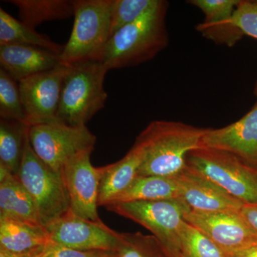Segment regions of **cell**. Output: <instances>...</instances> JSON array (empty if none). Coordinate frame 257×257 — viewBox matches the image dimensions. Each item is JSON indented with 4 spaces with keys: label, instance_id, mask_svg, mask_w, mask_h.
Listing matches in <instances>:
<instances>
[{
    "label": "cell",
    "instance_id": "6da1fadb",
    "mask_svg": "<svg viewBox=\"0 0 257 257\" xmlns=\"http://www.w3.org/2000/svg\"><path fill=\"white\" fill-rule=\"evenodd\" d=\"M206 130L180 121H152L136 139L145 150L138 175L176 177L187 167L189 152L200 148Z\"/></svg>",
    "mask_w": 257,
    "mask_h": 257
},
{
    "label": "cell",
    "instance_id": "7a4b0ae2",
    "mask_svg": "<svg viewBox=\"0 0 257 257\" xmlns=\"http://www.w3.org/2000/svg\"><path fill=\"white\" fill-rule=\"evenodd\" d=\"M168 2L157 3L134 23L111 37L101 62L108 69L134 67L152 60L169 44Z\"/></svg>",
    "mask_w": 257,
    "mask_h": 257
},
{
    "label": "cell",
    "instance_id": "3957f363",
    "mask_svg": "<svg viewBox=\"0 0 257 257\" xmlns=\"http://www.w3.org/2000/svg\"><path fill=\"white\" fill-rule=\"evenodd\" d=\"M74 25L60 55L61 63L72 66L101 62L111 38L113 0H73Z\"/></svg>",
    "mask_w": 257,
    "mask_h": 257
},
{
    "label": "cell",
    "instance_id": "277c9868",
    "mask_svg": "<svg viewBox=\"0 0 257 257\" xmlns=\"http://www.w3.org/2000/svg\"><path fill=\"white\" fill-rule=\"evenodd\" d=\"M108 69L99 61L71 66L64 79L57 119L74 126H86L105 106L104 84Z\"/></svg>",
    "mask_w": 257,
    "mask_h": 257
},
{
    "label": "cell",
    "instance_id": "5b68a950",
    "mask_svg": "<svg viewBox=\"0 0 257 257\" xmlns=\"http://www.w3.org/2000/svg\"><path fill=\"white\" fill-rule=\"evenodd\" d=\"M187 165L243 204H257V167L229 152L207 147L189 152Z\"/></svg>",
    "mask_w": 257,
    "mask_h": 257
},
{
    "label": "cell",
    "instance_id": "8992f818",
    "mask_svg": "<svg viewBox=\"0 0 257 257\" xmlns=\"http://www.w3.org/2000/svg\"><path fill=\"white\" fill-rule=\"evenodd\" d=\"M17 177L33 199L42 226L58 219L70 209L62 175L37 157L30 144L29 133Z\"/></svg>",
    "mask_w": 257,
    "mask_h": 257
},
{
    "label": "cell",
    "instance_id": "52a82bcc",
    "mask_svg": "<svg viewBox=\"0 0 257 257\" xmlns=\"http://www.w3.org/2000/svg\"><path fill=\"white\" fill-rule=\"evenodd\" d=\"M105 207L151 231L170 257L180 253L179 230L189 209L182 199L113 203Z\"/></svg>",
    "mask_w": 257,
    "mask_h": 257
},
{
    "label": "cell",
    "instance_id": "ba28073f",
    "mask_svg": "<svg viewBox=\"0 0 257 257\" xmlns=\"http://www.w3.org/2000/svg\"><path fill=\"white\" fill-rule=\"evenodd\" d=\"M29 139L37 157L60 175L71 159L83 152H92L96 141L95 135L87 126L62 122L30 126Z\"/></svg>",
    "mask_w": 257,
    "mask_h": 257
},
{
    "label": "cell",
    "instance_id": "9c48e42d",
    "mask_svg": "<svg viewBox=\"0 0 257 257\" xmlns=\"http://www.w3.org/2000/svg\"><path fill=\"white\" fill-rule=\"evenodd\" d=\"M71 66L61 63L19 82L20 96L29 126L60 122L57 119L61 94Z\"/></svg>",
    "mask_w": 257,
    "mask_h": 257
},
{
    "label": "cell",
    "instance_id": "30bf717a",
    "mask_svg": "<svg viewBox=\"0 0 257 257\" xmlns=\"http://www.w3.org/2000/svg\"><path fill=\"white\" fill-rule=\"evenodd\" d=\"M44 227L50 241L65 247L114 252L119 247L120 233L108 227L103 221L84 219L71 209Z\"/></svg>",
    "mask_w": 257,
    "mask_h": 257
},
{
    "label": "cell",
    "instance_id": "8fae6325",
    "mask_svg": "<svg viewBox=\"0 0 257 257\" xmlns=\"http://www.w3.org/2000/svg\"><path fill=\"white\" fill-rule=\"evenodd\" d=\"M184 219L207 235L226 256L257 244V233L239 212H201L189 209Z\"/></svg>",
    "mask_w": 257,
    "mask_h": 257
},
{
    "label": "cell",
    "instance_id": "7c38bea8",
    "mask_svg": "<svg viewBox=\"0 0 257 257\" xmlns=\"http://www.w3.org/2000/svg\"><path fill=\"white\" fill-rule=\"evenodd\" d=\"M92 152H85L68 161L61 172L69 199L71 210L87 220L101 222L99 206V167L90 161Z\"/></svg>",
    "mask_w": 257,
    "mask_h": 257
},
{
    "label": "cell",
    "instance_id": "4fadbf2b",
    "mask_svg": "<svg viewBox=\"0 0 257 257\" xmlns=\"http://www.w3.org/2000/svg\"><path fill=\"white\" fill-rule=\"evenodd\" d=\"M201 147L229 152L257 167V101L247 114L232 124L207 128Z\"/></svg>",
    "mask_w": 257,
    "mask_h": 257
},
{
    "label": "cell",
    "instance_id": "5bb4252c",
    "mask_svg": "<svg viewBox=\"0 0 257 257\" xmlns=\"http://www.w3.org/2000/svg\"><path fill=\"white\" fill-rule=\"evenodd\" d=\"M180 198L191 210L201 212H239L243 204L187 165L175 177Z\"/></svg>",
    "mask_w": 257,
    "mask_h": 257
},
{
    "label": "cell",
    "instance_id": "9a60e30c",
    "mask_svg": "<svg viewBox=\"0 0 257 257\" xmlns=\"http://www.w3.org/2000/svg\"><path fill=\"white\" fill-rule=\"evenodd\" d=\"M240 0H190L187 3L204 15L196 30L216 45L234 47L244 36L234 22V13Z\"/></svg>",
    "mask_w": 257,
    "mask_h": 257
},
{
    "label": "cell",
    "instance_id": "2e32d148",
    "mask_svg": "<svg viewBox=\"0 0 257 257\" xmlns=\"http://www.w3.org/2000/svg\"><path fill=\"white\" fill-rule=\"evenodd\" d=\"M0 64L17 82L55 68L60 55L40 47L21 45H0Z\"/></svg>",
    "mask_w": 257,
    "mask_h": 257
},
{
    "label": "cell",
    "instance_id": "e0dca14e",
    "mask_svg": "<svg viewBox=\"0 0 257 257\" xmlns=\"http://www.w3.org/2000/svg\"><path fill=\"white\" fill-rule=\"evenodd\" d=\"M145 159V150L138 141L118 162L99 167V206L107 205L127 188L138 175Z\"/></svg>",
    "mask_w": 257,
    "mask_h": 257
},
{
    "label": "cell",
    "instance_id": "ac0fdd59",
    "mask_svg": "<svg viewBox=\"0 0 257 257\" xmlns=\"http://www.w3.org/2000/svg\"><path fill=\"white\" fill-rule=\"evenodd\" d=\"M0 217L10 218L42 226L36 206L31 196L17 175L12 174L1 165Z\"/></svg>",
    "mask_w": 257,
    "mask_h": 257
},
{
    "label": "cell",
    "instance_id": "d6986e66",
    "mask_svg": "<svg viewBox=\"0 0 257 257\" xmlns=\"http://www.w3.org/2000/svg\"><path fill=\"white\" fill-rule=\"evenodd\" d=\"M45 227L0 217V248L15 253L33 252L50 242Z\"/></svg>",
    "mask_w": 257,
    "mask_h": 257
},
{
    "label": "cell",
    "instance_id": "ffe728a7",
    "mask_svg": "<svg viewBox=\"0 0 257 257\" xmlns=\"http://www.w3.org/2000/svg\"><path fill=\"white\" fill-rule=\"evenodd\" d=\"M172 199H181L180 190L175 177L138 175L127 188L109 204Z\"/></svg>",
    "mask_w": 257,
    "mask_h": 257
},
{
    "label": "cell",
    "instance_id": "44dd1931",
    "mask_svg": "<svg viewBox=\"0 0 257 257\" xmlns=\"http://www.w3.org/2000/svg\"><path fill=\"white\" fill-rule=\"evenodd\" d=\"M18 8L20 20L35 29L45 22L67 20L74 16L72 1L67 0H10Z\"/></svg>",
    "mask_w": 257,
    "mask_h": 257
},
{
    "label": "cell",
    "instance_id": "7402d4cb",
    "mask_svg": "<svg viewBox=\"0 0 257 257\" xmlns=\"http://www.w3.org/2000/svg\"><path fill=\"white\" fill-rule=\"evenodd\" d=\"M2 45L40 47L59 55L64 47L52 41L46 35L38 33L35 29L30 28L0 8V45Z\"/></svg>",
    "mask_w": 257,
    "mask_h": 257
},
{
    "label": "cell",
    "instance_id": "603a6c76",
    "mask_svg": "<svg viewBox=\"0 0 257 257\" xmlns=\"http://www.w3.org/2000/svg\"><path fill=\"white\" fill-rule=\"evenodd\" d=\"M29 128L21 121L0 118V165L15 175L23 160Z\"/></svg>",
    "mask_w": 257,
    "mask_h": 257
},
{
    "label": "cell",
    "instance_id": "cb8c5ba5",
    "mask_svg": "<svg viewBox=\"0 0 257 257\" xmlns=\"http://www.w3.org/2000/svg\"><path fill=\"white\" fill-rule=\"evenodd\" d=\"M180 253L184 257H226L212 240L185 220L179 230Z\"/></svg>",
    "mask_w": 257,
    "mask_h": 257
},
{
    "label": "cell",
    "instance_id": "d4e9b609",
    "mask_svg": "<svg viewBox=\"0 0 257 257\" xmlns=\"http://www.w3.org/2000/svg\"><path fill=\"white\" fill-rule=\"evenodd\" d=\"M116 254L118 257H170L155 236L140 232L120 233Z\"/></svg>",
    "mask_w": 257,
    "mask_h": 257
},
{
    "label": "cell",
    "instance_id": "484cf974",
    "mask_svg": "<svg viewBox=\"0 0 257 257\" xmlns=\"http://www.w3.org/2000/svg\"><path fill=\"white\" fill-rule=\"evenodd\" d=\"M18 83L4 69H0V117L27 124Z\"/></svg>",
    "mask_w": 257,
    "mask_h": 257
},
{
    "label": "cell",
    "instance_id": "4316f807",
    "mask_svg": "<svg viewBox=\"0 0 257 257\" xmlns=\"http://www.w3.org/2000/svg\"><path fill=\"white\" fill-rule=\"evenodd\" d=\"M157 0H113L111 37L151 9Z\"/></svg>",
    "mask_w": 257,
    "mask_h": 257
},
{
    "label": "cell",
    "instance_id": "83f0119b",
    "mask_svg": "<svg viewBox=\"0 0 257 257\" xmlns=\"http://www.w3.org/2000/svg\"><path fill=\"white\" fill-rule=\"evenodd\" d=\"M234 22L243 35L257 40V1L240 0L234 13Z\"/></svg>",
    "mask_w": 257,
    "mask_h": 257
},
{
    "label": "cell",
    "instance_id": "f1b7e54d",
    "mask_svg": "<svg viewBox=\"0 0 257 257\" xmlns=\"http://www.w3.org/2000/svg\"><path fill=\"white\" fill-rule=\"evenodd\" d=\"M114 251H81L50 241L37 250L32 257H102Z\"/></svg>",
    "mask_w": 257,
    "mask_h": 257
},
{
    "label": "cell",
    "instance_id": "f546056e",
    "mask_svg": "<svg viewBox=\"0 0 257 257\" xmlns=\"http://www.w3.org/2000/svg\"><path fill=\"white\" fill-rule=\"evenodd\" d=\"M239 213L245 221L257 233V204H243Z\"/></svg>",
    "mask_w": 257,
    "mask_h": 257
},
{
    "label": "cell",
    "instance_id": "4dcf8cb0",
    "mask_svg": "<svg viewBox=\"0 0 257 257\" xmlns=\"http://www.w3.org/2000/svg\"><path fill=\"white\" fill-rule=\"evenodd\" d=\"M226 257H257V244Z\"/></svg>",
    "mask_w": 257,
    "mask_h": 257
},
{
    "label": "cell",
    "instance_id": "1f68e13d",
    "mask_svg": "<svg viewBox=\"0 0 257 257\" xmlns=\"http://www.w3.org/2000/svg\"><path fill=\"white\" fill-rule=\"evenodd\" d=\"M37 251L28 253H15L10 252V251H5L3 248H0V257H32Z\"/></svg>",
    "mask_w": 257,
    "mask_h": 257
},
{
    "label": "cell",
    "instance_id": "d6a6232c",
    "mask_svg": "<svg viewBox=\"0 0 257 257\" xmlns=\"http://www.w3.org/2000/svg\"><path fill=\"white\" fill-rule=\"evenodd\" d=\"M102 257H118L117 254H116V252H111L109 253V254L106 255V256Z\"/></svg>",
    "mask_w": 257,
    "mask_h": 257
},
{
    "label": "cell",
    "instance_id": "836d02e7",
    "mask_svg": "<svg viewBox=\"0 0 257 257\" xmlns=\"http://www.w3.org/2000/svg\"><path fill=\"white\" fill-rule=\"evenodd\" d=\"M254 94H255V95H256L257 96V82L256 84V86H255Z\"/></svg>",
    "mask_w": 257,
    "mask_h": 257
},
{
    "label": "cell",
    "instance_id": "e575fe53",
    "mask_svg": "<svg viewBox=\"0 0 257 257\" xmlns=\"http://www.w3.org/2000/svg\"><path fill=\"white\" fill-rule=\"evenodd\" d=\"M176 257H184V256H182V255L181 254V253H179V254L177 255V256Z\"/></svg>",
    "mask_w": 257,
    "mask_h": 257
}]
</instances>
